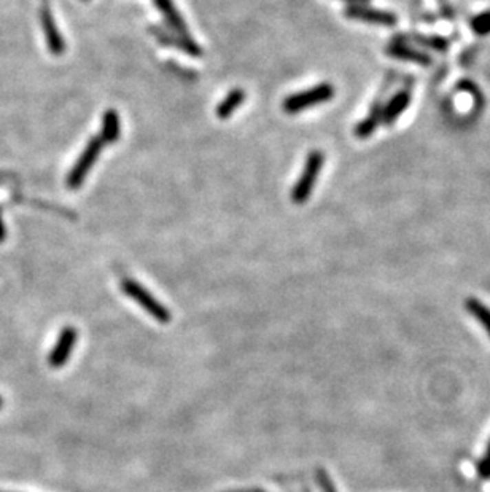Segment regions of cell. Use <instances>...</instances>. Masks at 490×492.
<instances>
[{"label": "cell", "instance_id": "8", "mask_svg": "<svg viewBox=\"0 0 490 492\" xmlns=\"http://www.w3.org/2000/svg\"><path fill=\"white\" fill-rule=\"evenodd\" d=\"M40 24H42L45 40H47V47L53 56H61L65 52V42L61 35L58 26H56V19L51 13L48 5H43L40 8Z\"/></svg>", "mask_w": 490, "mask_h": 492}, {"label": "cell", "instance_id": "21", "mask_svg": "<svg viewBox=\"0 0 490 492\" xmlns=\"http://www.w3.org/2000/svg\"><path fill=\"white\" fill-rule=\"evenodd\" d=\"M344 2H349L350 5H368L370 0H344Z\"/></svg>", "mask_w": 490, "mask_h": 492}, {"label": "cell", "instance_id": "19", "mask_svg": "<svg viewBox=\"0 0 490 492\" xmlns=\"http://www.w3.org/2000/svg\"><path fill=\"white\" fill-rule=\"evenodd\" d=\"M479 476L481 478H490V443L487 446L486 453H484V458L481 459V462H479Z\"/></svg>", "mask_w": 490, "mask_h": 492}, {"label": "cell", "instance_id": "10", "mask_svg": "<svg viewBox=\"0 0 490 492\" xmlns=\"http://www.w3.org/2000/svg\"><path fill=\"white\" fill-rule=\"evenodd\" d=\"M409 104H411V96L407 91H400V93H396L389 100V104L382 109V115H381L382 123L384 125L395 123V121L400 118L401 114L407 109V105Z\"/></svg>", "mask_w": 490, "mask_h": 492}, {"label": "cell", "instance_id": "20", "mask_svg": "<svg viewBox=\"0 0 490 492\" xmlns=\"http://www.w3.org/2000/svg\"><path fill=\"white\" fill-rule=\"evenodd\" d=\"M5 237H7V230H5V223L2 220V212H0V244L5 241Z\"/></svg>", "mask_w": 490, "mask_h": 492}, {"label": "cell", "instance_id": "15", "mask_svg": "<svg viewBox=\"0 0 490 492\" xmlns=\"http://www.w3.org/2000/svg\"><path fill=\"white\" fill-rule=\"evenodd\" d=\"M465 308L467 311L471 314L479 323H481L490 336V308H487L482 301L476 300V298H468L465 303Z\"/></svg>", "mask_w": 490, "mask_h": 492}, {"label": "cell", "instance_id": "4", "mask_svg": "<svg viewBox=\"0 0 490 492\" xmlns=\"http://www.w3.org/2000/svg\"><path fill=\"white\" fill-rule=\"evenodd\" d=\"M104 142L99 136L91 137L88 140V144H86L85 150L81 151V155L78 156V160L75 161V164L72 166V169H70L69 175H67V186L72 190L80 189L81 184H83L86 175H88V172L93 169V166L96 161H98L99 155L102 149H104Z\"/></svg>", "mask_w": 490, "mask_h": 492}, {"label": "cell", "instance_id": "1", "mask_svg": "<svg viewBox=\"0 0 490 492\" xmlns=\"http://www.w3.org/2000/svg\"><path fill=\"white\" fill-rule=\"evenodd\" d=\"M121 290L126 297H129L134 300L142 309L150 314L156 322L160 323H169L172 321V314L164 304H162L158 298L151 295L144 286H140L139 282L132 281V279H122L121 281Z\"/></svg>", "mask_w": 490, "mask_h": 492}, {"label": "cell", "instance_id": "14", "mask_svg": "<svg viewBox=\"0 0 490 492\" xmlns=\"http://www.w3.org/2000/svg\"><path fill=\"white\" fill-rule=\"evenodd\" d=\"M381 115H382V109L379 105H374L370 114H368L366 118L361 120L360 123L355 126L354 134L359 137V139H366V137H370L382 121Z\"/></svg>", "mask_w": 490, "mask_h": 492}, {"label": "cell", "instance_id": "13", "mask_svg": "<svg viewBox=\"0 0 490 492\" xmlns=\"http://www.w3.org/2000/svg\"><path fill=\"white\" fill-rule=\"evenodd\" d=\"M245 98H247V94H245V91L241 88L229 91V93L226 94V98H224L222 103L217 105L215 115L220 120H228L229 116H231L234 111H236L244 104Z\"/></svg>", "mask_w": 490, "mask_h": 492}, {"label": "cell", "instance_id": "12", "mask_svg": "<svg viewBox=\"0 0 490 492\" xmlns=\"http://www.w3.org/2000/svg\"><path fill=\"white\" fill-rule=\"evenodd\" d=\"M121 134V121L118 111L109 109L102 115V128L99 137L104 144H115L118 142Z\"/></svg>", "mask_w": 490, "mask_h": 492}, {"label": "cell", "instance_id": "23", "mask_svg": "<svg viewBox=\"0 0 490 492\" xmlns=\"http://www.w3.org/2000/svg\"><path fill=\"white\" fill-rule=\"evenodd\" d=\"M0 492H5V491H0Z\"/></svg>", "mask_w": 490, "mask_h": 492}, {"label": "cell", "instance_id": "2", "mask_svg": "<svg viewBox=\"0 0 490 492\" xmlns=\"http://www.w3.org/2000/svg\"><path fill=\"white\" fill-rule=\"evenodd\" d=\"M323 163H325L323 151L312 150L308 155L303 172H301L299 179L292 190V201L295 204H304V202L310 197V195H312V190L315 184H317L320 172L323 169Z\"/></svg>", "mask_w": 490, "mask_h": 492}, {"label": "cell", "instance_id": "3", "mask_svg": "<svg viewBox=\"0 0 490 492\" xmlns=\"http://www.w3.org/2000/svg\"><path fill=\"white\" fill-rule=\"evenodd\" d=\"M336 91L334 86L330 83H320L312 86L310 89L299 91V93H295L292 96H288L287 99L284 100L282 107L290 115L299 114L306 109L315 107V105L325 104L334 98Z\"/></svg>", "mask_w": 490, "mask_h": 492}, {"label": "cell", "instance_id": "5", "mask_svg": "<svg viewBox=\"0 0 490 492\" xmlns=\"http://www.w3.org/2000/svg\"><path fill=\"white\" fill-rule=\"evenodd\" d=\"M150 32L155 35L158 42L166 45V47L177 48L178 52L185 53L188 56H193V58H199V56H202V48L199 47L195 40L190 39V35L188 34H178V32H175V30L171 32V30L158 28V26H151Z\"/></svg>", "mask_w": 490, "mask_h": 492}, {"label": "cell", "instance_id": "9", "mask_svg": "<svg viewBox=\"0 0 490 492\" xmlns=\"http://www.w3.org/2000/svg\"><path fill=\"white\" fill-rule=\"evenodd\" d=\"M153 3H155L158 10L161 12L162 18H164V21L167 23V26L178 34H188L185 19L182 18L180 12H178L175 3H173L172 0H153Z\"/></svg>", "mask_w": 490, "mask_h": 492}, {"label": "cell", "instance_id": "17", "mask_svg": "<svg viewBox=\"0 0 490 492\" xmlns=\"http://www.w3.org/2000/svg\"><path fill=\"white\" fill-rule=\"evenodd\" d=\"M469 26H471V29L478 35L490 34V10L476 14V17H474L471 21H469Z\"/></svg>", "mask_w": 490, "mask_h": 492}, {"label": "cell", "instance_id": "6", "mask_svg": "<svg viewBox=\"0 0 490 492\" xmlns=\"http://www.w3.org/2000/svg\"><path fill=\"white\" fill-rule=\"evenodd\" d=\"M344 14L350 19H356V21L371 23L385 28H392L398 23V17L395 13L387 12V10L371 8L368 5H349L344 10Z\"/></svg>", "mask_w": 490, "mask_h": 492}, {"label": "cell", "instance_id": "22", "mask_svg": "<svg viewBox=\"0 0 490 492\" xmlns=\"http://www.w3.org/2000/svg\"><path fill=\"white\" fill-rule=\"evenodd\" d=\"M2 407H3V398L0 397V409H2Z\"/></svg>", "mask_w": 490, "mask_h": 492}, {"label": "cell", "instance_id": "16", "mask_svg": "<svg viewBox=\"0 0 490 492\" xmlns=\"http://www.w3.org/2000/svg\"><path fill=\"white\" fill-rule=\"evenodd\" d=\"M411 40L420 43L422 47L435 50V52H446L449 48V40L440 37V35H414V37H411Z\"/></svg>", "mask_w": 490, "mask_h": 492}, {"label": "cell", "instance_id": "7", "mask_svg": "<svg viewBox=\"0 0 490 492\" xmlns=\"http://www.w3.org/2000/svg\"><path fill=\"white\" fill-rule=\"evenodd\" d=\"M76 338H78V332H76L75 327L67 325L61 330L58 341H56V346L51 349L48 356V365L51 368L59 370L69 362L70 354H72L75 347Z\"/></svg>", "mask_w": 490, "mask_h": 492}, {"label": "cell", "instance_id": "11", "mask_svg": "<svg viewBox=\"0 0 490 492\" xmlns=\"http://www.w3.org/2000/svg\"><path fill=\"white\" fill-rule=\"evenodd\" d=\"M385 53L392 56V58H396L401 61H409V63L425 65V67L432 64L430 56H428L427 53H423L422 50H416L412 47H407V45H401V43L390 45V47L385 50Z\"/></svg>", "mask_w": 490, "mask_h": 492}, {"label": "cell", "instance_id": "18", "mask_svg": "<svg viewBox=\"0 0 490 492\" xmlns=\"http://www.w3.org/2000/svg\"><path fill=\"white\" fill-rule=\"evenodd\" d=\"M317 481L320 484V488L323 492H338L336 491V486L331 478L328 476V473L323 469H317Z\"/></svg>", "mask_w": 490, "mask_h": 492}]
</instances>
